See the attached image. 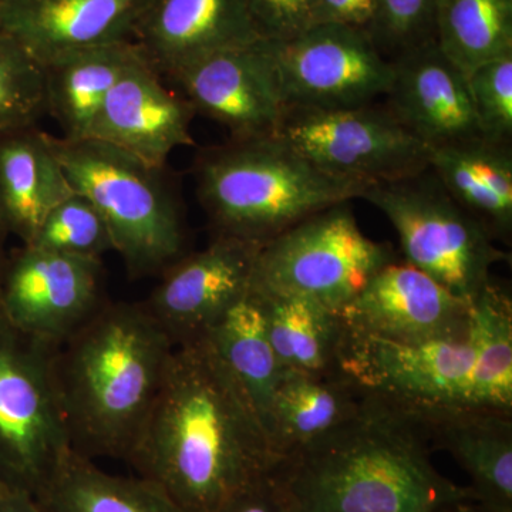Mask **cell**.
<instances>
[{"label":"cell","mask_w":512,"mask_h":512,"mask_svg":"<svg viewBox=\"0 0 512 512\" xmlns=\"http://www.w3.org/2000/svg\"><path fill=\"white\" fill-rule=\"evenodd\" d=\"M279 80L288 107L350 109L386 96L393 66L365 30L316 25L276 42Z\"/></svg>","instance_id":"cell-11"},{"label":"cell","mask_w":512,"mask_h":512,"mask_svg":"<svg viewBox=\"0 0 512 512\" xmlns=\"http://www.w3.org/2000/svg\"><path fill=\"white\" fill-rule=\"evenodd\" d=\"M436 450L451 454L470 478L474 503L488 512H512V413L470 406L413 410Z\"/></svg>","instance_id":"cell-20"},{"label":"cell","mask_w":512,"mask_h":512,"mask_svg":"<svg viewBox=\"0 0 512 512\" xmlns=\"http://www.w3.org/2000/svg\"><path fill=\"white\" fill-rule=\"evenodd\" d=\"M439 0H377L367 29L372 42L390 62L407 50L436 40Z\"/></svg>","instance_id":"cell-32"},{"label":"cell","mask_w":512,"mask_h":512,"mask_svg":"<svg viewBox=\"0 0 512 512\" xmlns=\"http://www.w3.org/2000/svg\"><path fill=\"white\" fill-rule=\"evenodd\" d=\"M393 76L384 106L427 148L484 137L466 73L436 40L392 60Z\"/></svg>","instance_id":"cell-16"},{"label":"cell","mask_w":512,"mask_h":512,"mask_svg":"<svg viewBox=\"0 0 512 512\" xmlns=\"http://www.w3.org/2000/svg\"><path fill=\"white\" fill-rule=\"evenodd\" d=\"M143 50L134 40L89 47L43 64L46 113L64 138H86L107 94Z\"/></svg>","instance_id":"cell-23"},{"label":"cell","mask_w":512,"mask_h":512,"mask_svg":"<svg viewBox=\"0 0 512 512\" xmlns=\"http://www.w3.org/2000/svg\"><path fill=\"white\" fill-rule=\"evenodd\" d=\"M362 397L338 372L311 375L282 370L271 421L276 463L339 429L357 412Z\"/></svg>","instance_id":"cell-24"},{"label":"cell","mask_w":512,"mask_h":512,"mask_svg":"<svg viewBox=\"0 0 512 512\" xmlns=\"http://www.w3.org/2000/svg\"><path fill=\"white\" fill-rule=\"evenodd\" d=\"M386 215L399 235L404 258L468 303L510 256L483 225L451 198L433 171L370 185L360 195Z\"/></svg>","instance_id":"cell-6"},{"label":"cell","mask_w":512,"mask_h":512,"mask_svg":"<svg viewBox=\"0 0 512 512\" xmlns=\"http://www.w3.org/2000/svg\"><path fill=\"white\" fill-rule=\"evenodd\" d=\"M259 39L249 0H154L134 36L151 66L167 79Z\"/></svg>","instance_id":"cell-19"},{"label":"cell","mask_w":512,"mask_h":512,"mask_svg":"<svg viewBox=\"0 0 512 512\" xmlns=\"http://www.w3.org/2000/svg\"><path fill=\"white\" fill-rule=\"evenodd\" d=\"M430 170L494 241L511 244L512 148L474 138L430 150Z\"/></svg>","instance_id":"cell-22"},{"label":"cell","mask_w":512,"mask_h":512,"mask_svg":"<svg viewBox=\"0 0 512 512\" xmlns=\"http://www.w3.org/2000/svg\"><path fill=\"white\" fill-rule=\"evenodd\" d=\"M266 336L282 370L332 375L338 372L343 323L339 313L298 296L255 291Z\"/></svg>","instance_id":"cell-27"},{"label":"cell","mask_w":512,"mask_h":512,"mask_svg":"<svg viewBox=\"0 0 512 512\" xmlns=\"http://www.w3.org/2000/svg\"><path fill=\"white\" fill-rule=\"evenodd\" d=\"M101 259L30 245L0 271V315L12 328L59 348L104 305Z\"/></svg>","instance_id":"cell-12"},{"label":"cell","mask_w":512,"mask_h":512,"mask_svg":"<svg viewBox=\"0 0 512 512\" xmlns=\"http://www.w3.org/2000/svg\"><path fill=\"white\" fill-rule=\"evenodd\" d=\"M154 0H2L0 32L40 64L89 47L134 40Z\"/></svg>","instance_id":"cell-18"},{"label":"cell","mask_w":512,"mask_h":512,"mask_svg":"<svg viewBox=\"0 0 512 512\" xmlns=\"http://www.w3.org/2000/svg\"><path fill=\"white\" fill-rule=\"evenodd\" d=\"M170 80L195 113L227 128L231 140L276 136L288 111L272 40L224 50Z\"/></svg>","instance_id":"cell-13"},{"label":"cell","mask_w":512,"mask_h":512,"mask_svg":"<svg viewBox=\"0 0 512 512\" xmlns=\"http://www.w3.org/2000/svg\"><path fill=\"white\" fill-rule=\"evenodd\" d=\"M126 461L184 512H214L276 464L251 404L207 338L175 346Z\"/></svg>","instance_id":"cell-1"},{"label":"cell","mask_w":512,"mask_h":512,"mask_svg":"<svg viewBox=\"0 0 512 512\" xmlns=\"http://www.w3.org/2000/svg\"><path fill=\"white\" fill-rule=\"evenodd\" d=\"M214 512H295L272 470L242 487Z\"/></svg>","instance_id":"cell-35"},{"label":"cell","mask_w":512,"mask_h":512,"mask_svg":"<svg viewBox=\"0 0 512 512\" xmlns=\"http://www.w3.org/2000/svg\"><path fill=\"white\" fill-rule=\"evenodd\" d=\"M350 332L394 342L461 338L471 329V303L409 262H389L339 311Z\"/></svg>","instance_id":"cell-15"},{"label":"cell","mask_w":512,"mask_h":512,"mask_svg":"<svg viewBox=\"0 0 512 512\" xmlns=\"http://www.w3.org/2000/svg\"><path fill=\"white\" fill-rule=\"evenodd\" d=\"M47 136L37 126L0 133V212L23 245L74 192Z\"/></svg>","instance_id":"cell-21"},{"label":"cell","mask_w":512,"mask_h":512,"mask_svg":"<svg viewBox=\"0 0 512 512\" xmlns=\"http://www.w3.org/2000/svg\"><path fill=\"white\" fill-rule=\"evenodd\" d=\"M376 9L377 0H316L313 26L342 25L367 32Z\"/></svg>","instance_id":"cell-36"},{"label":"cell","mask_w":512,"mask_h":512,"mask_svg":"<svg viewBox=\"0 0 512 512\" xmlns=\"http://www.w3.org/2000/svg\"><path fill=\"white\" fill-rule=\"evenodd\" d=\"M0 512H46L35 495L0 485Z\"/></svg>","instance_id":"cell-37"},{"label":"cell","mask_w":512,"mask_h":512,"mask_svg":"<svg viewBox=\"0 0 512 512\" xmlns=\"http://www.w3.org/2000/svg\"><path fill=\"white\" fill-rule=\"evenodd\" d=\"M276 136L322 173L363 188L430 168V148L384 104L335 110L288 107Z\"/></svg>","instance_id":"cell-9"},{"label":"cell","mask_w":512,"mask_h":512,"mask_svg":"<svg viewBox=\"0 0 512 512\" xmlns=\"http://www.w3.org/2000/svg\"><path fill=\"white\" fill-rule=\"evenodd\" d=\"M467 80L484 137L511 143L512 53L481 64L468 74Z\"/></svg>","instance_id":"cell-33"},{"label":"cell","mask_w":512,"mask_h":512,"mask_svg":"<svg viewBox=\"0 0 512 512\" xmlns=\"http://www.w3.org/2000/svg\"><path fill=\"white\" fill-rule=\"evenodd\" d=\"M195 114L183 93L165 87L143 53L107 94L87 137L164 168L175 148L194 146Z\"/></svg>","instance_id":"cell-17"},{"label":"cell","mask_w":512,"mask_h":512,"mask_svg":"<svg viewBox=\"0 0 512 512\" xmlns=\"http://www.w3.org/2000/svg\"><path fill=\"white\" fill-rule=\"evenodd\" d=\"M436 42L466 76L512 53V0H439Z\"/></svg>","instance_id":"cell-29"},{"label":"cell","mask_w":512,"mask_h":512,"mask_svg":"<svg viewBox=\"0 0 512 512\" xmlns=\"http://www.w3.org/2000/svg\"><path fill=\"white\" fill-rule=\"evenodd\" d=\"M0 2H2V0H0Z\"/></svg>","instance_id":"cell-40"},{"label":"cell","mask_w":512,"mask_h":512,"mask_svg":"<svg viewBox=\"0 0 512 512\" xmlns=\"http://www.w3.org/2000/svg\"><path fill=\"white\" fill-rule=\"evenodd\" d=\"M175 346L143 303H104L55 352L70 446L126 461L153 409Z\"/></svg>","instance_id":"cell-3"},{"label":"cell","mask_w":512,"mask_h":512,"mask_svg":"<svg viewBox=\"0 0 512 512\" xmlns=\"http://www.w3.org/2000/svg\"><path fill=\"white\" fill-rule=\"evenodd\" d=\"M396 259L390 245L363 234L349 202H342L262 245L252 289L311 299L339 313L382 266Z\"/></svg>","instance_id":"cell-7"},{"label":"cell","mask_w":512,"mask_h":512,"mask_svg":"<svg viewBox=\"0 0 512 512\" xmlns=\"http://www.w3.org/2000/svg\"><path fill=\"white\" fill-rule=\"evenodd\" d=\"M316 0H249L262 39L285 43L313 28Z\"/></svg>","instance_id":"cell-34"},{"label":"cell","mask_w":512,"mask_h":512,"mask_svg":"<svg viewBox=\"0 0 512 512\" xmlns=\"http://www.w3.org/2000/svg\"><path fill=\"white\" fill-rule=\"evenodd\" d=\"M35 498L46 512H184L146 478L106 473L73 450Z\"/></svg>","instance_id":"cell-26"},{"label":"cell","mask_w":512,"mask_h":512,"mask_svg":"<svg viewBox=\"0 0 512 512\" xmlns=\"http://www.w3.org/2000/svg\"><path fill=\"white\" fill-rule=\"evenodd\" d=\"M45 113L42 64L15 39L0 32V133L37 126Z\"/></svg>","instance_id":"cell-30"},{"label":"cell","mask_w":512,"mask_h":512,"mask_svg":"<svg viewBox=\"0 0 512 512\" xmlns=\"http://www.w3.org/2000/svg\"><path fill=\"white\" fill-rule=\"evenodd\" d=\"M204 338L251 404L271 446L272 407L282 367L266 336L264 315L252 288Z\"/></svg>","instance_id":"cell-25"},{"label":"cell","mask_w":512,"mask_h":512,"mask_svg":"<svg viewBox=\"0 0 512 512\" xmlns=\"http://www.w3.org/2000/svg\"><path fill=\"white\" fill-rule=\"evenodd\" d=\"M474 365L470 333L436 342H394L343 326L338 373L357 392L409 410L467 406Z\"/></svg>","instance_id":"cell-10"},{"label":"cell","mask_w":512,"mask_h":512,"mask_svg":"<svg viewBox=\"0 0 512 512\" xmlns=\"http://www.w3.org/2000/svg\"><path fill=\"white\" fill-rule=\"evenodd\" d=\"M259 249L252 242L215 235L207 248L165 269L144 308L174 346L204 338L251 291Z\"/></svg>","instance_id":"cell-14"},{"label":"cell","mask_w":512,"mask_h":512,"mask_svg":"<svg viewBox=\"0 0 512 512\" xmlns=\"http://www.w3.org/2000/svg\"><path fill=\"white\" fill-rule=\"evenodd\" d=\"M55 352L0 315V485L10 490L36 495L72 450Z\"/></svg>","instance_id":"cell-8"},{"label":"cell","mask_w":512,"mask_h":512,"mask_svg":"<svg viewBox=\"0 0 512 512\" xmlns=\"http://www.w3.org/2000/svg\"><path fill=\"white\" fill-rule=\"evenodd\" d=\"M8 234V229H6L5 222H3L2 212H0V271H2L3 264H5V255H3V251H5L6 235Z\"/></svg>","instance_id":"cell-39"},{"label":"cell","mask_w":512,"mask_h":512,"mask_svg":"<svg viewBox=\"0 0 512 512\" xmlns=\"http://www.w3.org/2000/svg\"><path fill=\"white\" fill-rule=\"evenodd\" d=\"M474 365L467 406L512 413V299L491 278L471 302Z\"/></svg>","instance_id":"cell-28"},{"label":"cell","mask_w":512,"mask_h":512,"mask_svg":"<svg viewBox=\"0 0 512 512\" xmlns=\"http://www.w3.org/2000/svg\"><path fill=\"white\" fill-rule=\"evenodd\" d=\"M339 429L282 458L272 474L295 512H446L473 501L443 476L420 414L362 394Z\"/></svg>","instance_id":"cell-2"},{"label":"cell","mask_w":512,"mask_h":512,"mask_svg":"<svg viewBox=\"0 0 512 512\" xmlns=\"http://www.w3.org/2000/svg\"><path fill=\"white\" fill-rule=\"evenodd\" d=\"M446 512H488L485 511L484 508H481L480 505L473 503V501H466V503H460L454 505L453 508Z\"/></svg>","instance_id":"cell-38"},{"label":"cell","mask_w":512,"mask_h":512,"mask_svg":"<svg viewBox=\"0 0 512 512\" xmlns=\"http://www.w3.org/2000/svg\"><path fill=\"white\" fill-rule=\"evenodd\" d=\"M29 245L89 259H101L114 251L106 221L92 202L77 192L50 211Z\"/></svg>","instance_id":"cell-31"},{"label":"cell","mask_w":512,"mask_h":512,"mask_svg":"<svg viewBox=\"0 0 512 512\" xmlns=\"http://www.w3.org/2000/svg\"><path fill=\"white\" fill-rule=\"evenodd\" d=\"M49 137L74 192L99 210L133 278L161 275L185 255L187 228L177 195L153 167L94 138Z\"/></svg>","instance_id":"cell-5"},{"label":"cell","mask_w":512,"mask_h":512,"mask_svg":"<svg viewBox=\"0 0 512 512\" xmlns=\"http://www.w3.org/2000/svg\"><path fill=\"white\" fill-rule=\"evenodd\" d=\"M197 194L215 235L265 245L365 188L336 180L279 136L204 148L194 165Z\"/></svg>","instance_id":"cell-4"}]
</instances>
